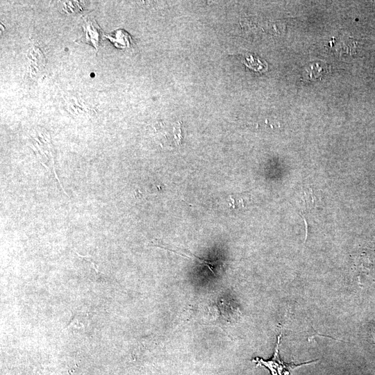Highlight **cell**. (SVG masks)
I'll list each match as a JSON object with an SVG mask.
<instances>
[{
    "instance_id": "cell-1",
    "label": "cell",
    "mask_w": 375,
    "mask_h": 375,
    "mask_svg": "<svg viewBox=\"0 0 375 375\" xmlns=\"http://www.w3.org/2000/svg\"><path fill=\"white\" fill-rule=\"evenodd\" d=\"M281 333L277 337V342L275 347L273 357L267 360H263L261 358L256 357L252 360L256 363V366H262L267 368L272 375H290V372L303 365H307L315 363L316 361H309L302 362L301 364H294V362L287 363L282 360L279 354V344L281 340Z\"/></svg>"
},
{
    "instance_id": "cell-4",
    "label": "cell",
    "mask_w": 375,
    "mask_h": 375,
    "mask_svg": "<svg viewBox=\"0 0 375 375\" xmlns=\"http://www.w3.org/2000/svg\"><path fill=\"white\" fill-rule=\"evenodd\" d=\"M118 48H125L131 45L132 42L131 36L122 30H117L112 34L105 36Z\"/></svg>"
},
{
    "instance_id": "cell-5",
    "label": "cell",
    "mask_w": 375,
    "mask_h": 375,
    "mask_svg": "<svg viewBox=\"0 0 375 375\" xmlns=\"http://www.w3.org/2000/svg\"><path fill=\"white\" fill-rule=\"evenodd\" d=\"M85 326L81 322V317L78 318L77 315H74L65 328L82 329Z\"/></svg>"
},
{
    "instance_id": "cell-2",
    "label": "cell",
    "mask_w": 375,
    "mask_h": 375,
    "mask_svg": "<svg viewBox=\"0 0 375 375\" xmlns=\"http://www.w3.org/2000/svg\"><path fill=\"white\" fill-rule=\"evenodd\" d=\"M83 37L85 42L92 45L96 51H98L103 31L96 22L94 19L91 17L84 18L83 23Z\"/></svg>"
},
{
    "instance_id": "cell-3",
    "label": "cell",
    "mask_w": 375,
    "mask_h": 375,
    "mask_svg": "<svg viewBox=\"0 0 375 375\" xmlns=\"http://www.w3.org/2000/svg\"><path fill=\"white\" fill-rule=\"evenodd\" d=\"M327 71V65L323 62H313L308 65L303 71V77L306 80L320 78Z\"/></svg>"
}]
</instances>
